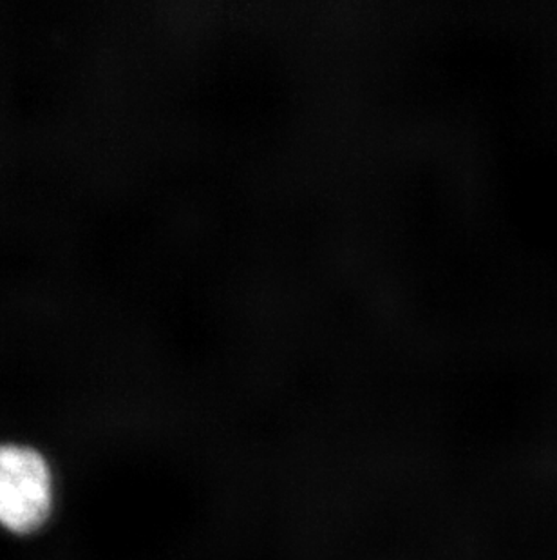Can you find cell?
<instances>
[{"label":"cell","mask_w":557,"mask_h":560,"mask_svg":"<svg viewBox=\"0 0 557 560\" xmlns=\"http://www.w3.org/2000/svg\"><path fill=\"white\" fill-rule=\"evenodd\" d=\"M54 508V477L37 450L0 446V526L29 535L43 528Z\"/></svg>","instance_id":"6da1fadb"}]
</instances>
